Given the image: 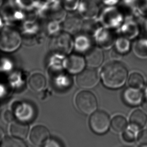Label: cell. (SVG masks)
I'll return each instance as SVG.
<instances>
[{"instance_id": "cell-15", "label": "cell", "mask_w": 147, "mask_h": 147, "mask_svg": "<svg viewBox=\"0 0 147 147\" xmlns=\"http://www.w3.org/2000/svg\"><path fill=\"white\" fill-rule=\"evenodd\" d=\"M10 131L14 137L21 139H25L28 135L29 127L27 123L22 121H14L11 126Z\"/></svg>"}, {"instance_id": "cell-28", "label": "cell", "mask_w": 147, "mask_h": 147, "mask_svg": "<svg viewBox=\"0 0 147 147\" xmlns=\"http://www.w3.org/2000/svg\"><path fill=\"white\" fill-rule=\"evenodd\" d=\"M142 108L143 110L147 112V99L145 100L142 103Z\"/></svg>"}, {"instance_id": "cell-19", "label": "cell", "mask_w": 147, "mask_h": 147, "mask_svg": "<svg viewBox=\"0 0 147 147\" xmlns=\"http://www.w3.org/2000/svg\"><path fill=\"white\" fill-rule=\"evenodd\" d=\"M81 20L74 17H70L66 20L64 26L66 31L69 33H75L80 30L81 27Z\"/></svg>"}, {"instance_id": "cell-8", "label": "cell", "mask_w": 147, "mask_h": 147, "mask_svg": "<svg viewBox=\"0 0 147 147\" xmlns=\"http://www.w3.org/2000/svg\"><path fill=\"white\" fill-rule=\"evenodd\" d=\"M14 113L19 121L27 123L34 119L36 111L35 107L31 104L27 102H22L15 105Z\"/></svg>"}, {"instance_id": "cell-29", "label": "cell", "mask_w": 147, "mask_h": 147, "mask_svg": "<svg viewBox=\"0 0 147 147\" xmlns=\"http://www.w3.org/2000/svg\"><path fill=\"white\" fill-rule=\"evenodd\" d=\"M4 135H5L4 131L1 127H0V141H1L2 139H3Z\"/></svg>"}, {"instance_id": "cell-21", "label": "cell", "mask_w": 147, "mask_h": 147, "mask_svg": "<svg viewBox=\"0 0 147 147\" xmlns=\"http://www.w3.org/2000/svg\"><path fill=\"white\" fill-rule=\"evenodd\" d=\"M0 147H27V146L21 139L14 137L4 138Z\"/></svg>"}, {"instance_id": "cell-17", "label": "cell", "mask_w": 147, "mask_h": 147, "mask_svg": "<svg viewBox=\"0 0 147 147\" xmlns=\"http://www.w3.org/2000/svg\"><path fill=\"white\" fill-rule=\"evenodd\" d=\"M111 125L114 131L117 133H121L126 129L127 127V121L123 116L117 115L112 119Z\"/></svg>"}, {"instance_id": "cell-6", "label": "cell", "mask_w": 147, "mask_h": 147, "mask_svg": "<svg viewBox=\"0 0 147 147\" xmlns=\"http://www.w3.org/2000/svg\"><path fill=\"white\" fill-rule=\"evenodd\" d=\"M0 15L5 25L12 27L22 20L23 17L22 12L18 9V7L10 3H4L0 8Z\"/></svg>"}, {"instance_id": "cell-3", "label": "cell", "mask_w": 147, "mask_h": 147, "mask_svg": "<svg viewBox=\"0 0 147 147\" xmlns=\"http://www.w3.org/2000/svg\"><path fill=\"white\" fill-rule=\"evenodd\" d=\"M76 104L79 111L86 115L94 113L98 108V101L94 94L88 91L80 92L76 95Z\"/></svg>"}, {"instance_id": "cell-14", "label": "cell", "mask_w": 147, "mask_h": 147, "mask_svg": "<svg viewBox=\"0 0 147 147\" xmlns=\"http://www.w3.org/2000/svg\"><path fill=\"white\" fill-rule=\"evenodd\" d=\"M28 84L32 90L34 91L40 92L46 87V78L42 74L35 73L30 76Z\"/></svg>"}, {"instance_id": "cell-11", "label": "cell", "mask_w": 147, "mask_h": 147, "mask_svg": "<svg viewBox=\"0 0 147 147\" xmlns=\"http://www.w3.org/2000/svg\"><path fill=\"white\" fill-rule=\"evenodd\" d=\"M49 137V131L43 125H37L32 129L30 135V140L34 145L40 146L47 141Z\"/></svg>"}, {"instance_id": "cell-23", "label": "cell", "mask_w": 147, "mask_h": 147, "mask_svg": "<svg viewBox=\"0 0 147 147\" xmlns=\"http://www.w3.org/2000/svg\"><path fill=\"white\" fill-rule=\"evenodd\" d=\"M138 129L130 126L129 128L125 129L123 131V140L128 143H132L135 142L138 136Z\"/></svg>"}, {"instance_id": "cell-7", "label": "cell", "mask_w": 147, "mask_h": 147, "mask_svg": "<svg viewBox=\"0 0 147 147\" xmlns=\"http://www.w3.org/2000/svg\"><path fill=\"white\" fill-rule=\"evenodd\" d=\"M74 42L67 33H61L53 38L51 43L52 50L62 54H68L71 51Z\"/></svg>"}, {"instance_id": "cell-16", "label": "cell", "mask_w": 147, "mask_h": 147, "mask_svg": "<svg viewBox=\"0 0 147 147\" xmlns=\"http://www.w3.org/2000/svg\"><path fill=\"white\" fill-rule=\"evenodd\" d=\"M14 65L11 58L7 56H0V73L9 75L13 71Z\"/></svg>"}, {"instance_id": "cell-4", "label": "cell", "mask_w": 147, "mask_h": 147, "mask_svg": "<svg viewBox=\"0 0 147 147\" xmlns=\"http://www.w3.org/2000/svg\"><path fill=\"white\" fill-rule=\"evenodd\" d=\"M76 84L83 89H91L95 87L99 81V74L95 68L85 69L78 74L76 79Z\"/></svg>"}, {"instance_id": "cell-33", "label": "cell", "mask_w": 147, "mask_h": 147, "mask_svg": "<svg viewBox=\"0 0 147 147\" xmlns=\"http://www.w3.org/2000/svg\"><path fill=\"white\" fill-rule=\"evenodd\" d=\"M140 147H147V145H140Z\"/></svg>"}, {"instance_id": "cell-10", "label": "cell", "mask_w": 147, "mask_h": 147, "mask_svg": "<svg viewBox=\"0 0 147 147\" xmlns=\"http://www.w3.org/2000/svg\"><path fill=\"white\" fill-rule=\"evenodd\" d=\"M123 98L125 103L131 106H137L143 103L144 94L140 89L127 88L123 94Z\"/></svg>"}, {"instance_id": "cell-13", "label": "cell", "mask_w": 147, "mask_h": 147, "mask_svg": "<svg viewBox=\"0 0 147 147\" xmlns=\"http://www.w3.org/2000/svg\"><path fill=\"white\" fill-rule=\"evenodd\" d=\"M129 122L132 127L140 129L145 127L147 122V116L141 110L133 111L129 117Z\"/></svg>"}, {"instance_id": "cell-5", "label": "cell", "mask_w": 147, "mask_h": 147, "mask_svg": "<svg viewBox=\"0 0 147 147\" xmlns=\"http://www.w3.org/2000/svg\"><path fill=\"white\" fill-rule=\"evenodd\" d=\"M90 126L94 133L98 135L106 133L109 129L111 121L109 115L103 111H97L90 117Z\"/></svg>"}, {"instance_id": "cell-26", "label": "cell", "mask_w": 147, "mask_h": 147, "mask_svg": "<svg viewBox=\"0 0 147 147\" xmlns=\"http://www.w3.org/2000/svg\"><path fill=\"white\" fill-rule=\"evenodd\" d=\"M138 142L140 145H147V130H144L138 135Z\"/></svg>"}, {"instance_id": "cell-24", "label": "cell", "mask_w": 147, "mask_h": 147, "mask_svg": "<svg viewBox=\"0 0 147 147\" xmlns=\"http://www.w3.org/2000/svg\"><path fill=\"white\" fill-rule=\"evenodd\" d=\"M89 40L84 36H80L76 38V49L81 50H84L87 49L89 46Z\"/></svg>"}, {"instance_id": "cell-34", "label": "cell", "mask_w": 147, "mask_h": 147, "mask_svg": "<svg viewBox=\"0 0 147 147\" xmlns=\"http://www.w3.org/2000/svg\"><path fill=\"white\" fill-rule=\"evenodd\" d=\"M0 74H1V73H0Z\"/></svg>"}, {"instance_id": "cell-20", "label": "cell", "mask_w": 147, "mask_h": 147, "mask_svg": "<svg viewBox=\"0 0 147 147\" xmlns=\"http://www.w3.org/2000/svg\"><path fill=\"white\" fill-rule=\"evenodd\" d=\"M116 51L119 54L127 53L131 48L129 40L125 37H120L117 39L115 44Z\"/></svg>"}, {"instance_id": "cell-12", "label": "cell", "mask_w": 147, "mask_h": 147, "mask_svg": "<svg viewBox=\"0 0 147 147\" xmlns=\"http://www.w3.org/2000/svg\"><path fill=\"white\" fill-rule=\"evenodd\" d=\"M86 63L90 68H98L102 64L104 60V54L102 50L98 48H94L89 50L86 53Z\"/></svg>"}, {"instance_id": "cell-32", "label": "cell", "mask_w": 147, "mask_h": 147, "mask_svg": "<svg viewBox=\"0 0 147 147\" xmlns=\"http://www.w3.org/2000/svg\"><path fill=\"white\" fill-rule=\"evenodd\" d=\"M144 94H145V97H146V99H147V87L146 88L145 90Z\"/></svg>"}, {"instance_id": "cell-31", "label": "cell", "mask_w": 147, "mask_h": 147, "mask_svg": "<svg viewBox=\"0 0 147 147\" xmlns=\"http://www.w3.org/2000/svg\"><path fill=\"white\" fill-rule=\"evenodd\" d=\"M4 3V0H0V8L3 6Z\"/></svg>"}, {"instance_id": "cell-1", "label": "cell", "mask_w": 147, "mask_h": 147, "mask_svg": "<svg viewBox=\"0 0 147 147\" xmlns=\"http://www.w3.org/2000/svg\"><path fill=\"white\" fill-rule=\"evenodd\" d=\"M128 72L120 62L113 61L107 63L101 69L100 76L105 87L115 89L123 87L127 79Z\"/></svg>"}, {"instance_id": "cell-25", "label": "cell", "mask_w": 147, "mask_h": 147, "mask_svg": "<svg viewBox=\"0 0 147 147\" xmlns=\"http://www.w3.org/2000/svg\"><path fill=\"white\" fill-rule=\"evenodd\" d=\"M44 147H64V146L58 140L52 138L46 142Z\"/></svg>"}, {"instance_id": "cell-27", "label": "cell", "mask_w": 147, "mask_h": 147, "mask_svg": "<svg viewBox=\"0 0 147 147\" xmlns=\"http://www.w3.org/2000/svg\"><path fill=\"white\" fill-rule=\"evenodd\" d=\"M4 119L8 122L14 121L15 118L14 113L10 111H6L4 114Z\"/></svg>"}, {"instance_id": "cell-18", "label": "cell", "mask_w": 147, "mask_h": 147, "mask_svg": "<svg viewBox=\"0 0 147 147\" xmlns=\"http://www.w3.org/2000/svg\"><path fill=\"white\" fill-rule=\"evenodd\" d=\"M128 83L130 87L140 89L144 85L145 81L143 76L141 74L134 72L129 75Z\"/></svg>"}, {"instance_id": "cell-9", "label": "cell", "mask_w": 147, "mask_h": 147, "mask_svg": "<svg viewBox=\"0 0 147 147\" xmlns=\"http://www.w3.org/2000/svg\"><path fill=\"white\" fill-rule=\"evenodd\" d=\"M85 58L79 54H72L65 60L64 67L69 73L78 74L86 69Z\"/></svg>"}, {"instance_id": "cell-30", "label": "cell", "mask_w": 147, "mask_h": 147, "mask_svg": "<svg viewBox=\"0 0 147 147\" xmlns=\"http://www.w3.org/2000/svg\"><path fill=\"white\" fill-rule=\"evenodd\" d=\"M4 25H5V24H4V21L2 19V17L0 15V30L4 27Z\"/></svg>"}, {"instance_id": "cell-2", "label": "cell", "mask_w": 147, "mask_h": 147, "mask_svg": "<svg viewBox=\"0 0 147 147\" xmlns=\"http://www.w3.org/2000/svg\"><path fill=\"white\" fill-rule=\"evenodd\" d=\"M22 42L21 32L15 27L4 25L0 30V52L9 54L16 52Z\"/></svg>"}, {"instance_id": "cell-22", "label": "cell", "mask_w": 147, "mask_h": 147, "mask_svg": "<svg viewBox=\"0 0 147 147\" xmlns=\"http://www.w3.org/2000/svg\"><path fill=\"white\" fill-rule=\"evenodd\" d=\"M134 53L141 59L147 58V42L139 41L136 43L134 48Z\"/></svg>"}]
</instances>
